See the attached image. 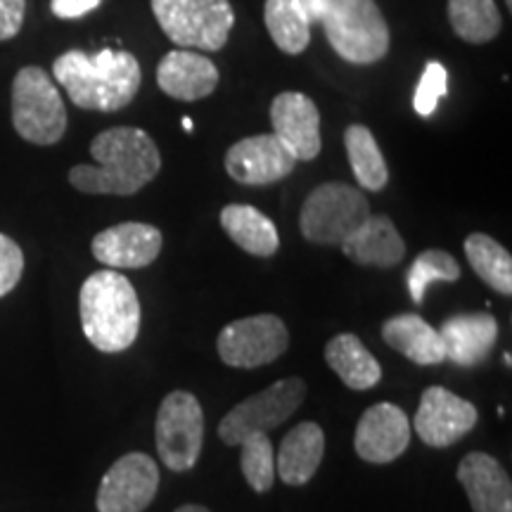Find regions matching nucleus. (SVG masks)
Masks as SVG:
<instances>
[{
	"label": "nucleus",
	"mask_w": 512,
	"mask_h": 512,
	"mask_svg": "<svg viewBox=\"0 0 512 512\" xmlns=\"http://www.w3.org/2000/svg\"><path fill=\"white\" fill-rule=\"evenodd\" d=\"M219 81V67L207 55L192 50H171L157 67V86L174 100L195 102L209 98Z\"/></svg>",
	"instance_id": "f3484780"
},
{
	"label": "nucleus",
	"mask_w": 512,
	"mask_h": 512,
	"mask_svg": "<svg viewBox=\"0 0 512 512\" xmlns=\"http://www.w3.org/2000/svg\"><path fill=\"white\" fill-rule=\"evenodd\" d=\"M342 252L358 266L392 268L406 256V242L389 216L370 214L368 221L344 242Z\"/></svg>",
	"instance_id": "aec40b11"
},
{
	"label": "nucleus",
	"mask_w": 512,
	"mask_h": 512,
	"mask_svg": "<svg viewBox=\"0 0 512 512\" xmlns=\"http://www.w3.org/2000/svg\"><path fill=\"white\" fill-rule=\"evenodd\" d=\"M240 467L256 494H268L275 482V453L268 434H252L240 441Z\"/></svg>",
	"instance_id": "c756f323"
},
{
	"label": "nucleus",
	"mask_w": 512,
	"mask_h": 512,
	"mask_svg": "<svg viewBox=\"0 0 512 512\" xmlns=\"http://www.w3.org/2000/svg\"><path fill=\"white\" fill-rule=\"evenodd\" d=\"M382 339L418 366H437L446 361L439 330L432 328L418 313H399L384 320Z\"/></svg>",
	"instance_id": "4be33fe9"
},
{
	"label": "nucleus",
	"mask_w": 512,
	"mask_h": 512,
	"mask_svg": "<svg viewBox=\"0 0 512 512\" xmlns=\"http://www.w3.org/2000/svg\"><path fill=\"white\" fill-rule=\"evenodd\" d=\"M12 126L27 143L55 145L67 131V107L41 67H22L12 81Z\"/></svg>",
	"instance_id": "423d86ee"
},
{
	"label": "nucleus",
	"mask_w": 512,
	"mask_h": 512,
	"mask_svg": "<svg viewBox=\"0 0 512 512\" xmlns=\"http://www.w3.org/2000/svg\"><path fill=\"white\" fill-rule=\"evenodd\" d=\"M290 347V332L283 318L273 313L240 318L228 323L216 339L219 358L230 368L252 370L273 363Z\"/></svg>",
	"instance_id": "9d476101"
},
{
	"label": "nucleus",
	"mask_w": 512,
	"mask_h": 512,
	"mask_svg": "<svg viewBox=\"0 0 512 512\" xmlns=\"http://www.w3.org/2000/svg\"><path fill=\"white\" fill-rule=\"evenodd\" d=\"M325 361L339 375V380L354 392H366V389L377 387L382 380L380 363L366 349V344L351 332L330 339L328 347H325Z\"/></svg>",
	"instance_id": "b1692460"
},
{
	"label": "nucleus",
	"mask_w": 512,
	"mask_h": 512,
	"mask_svg": "<svg viewBox=\"0 0 512 512\" xmlns=\"http://www.w3.org/2000/svg\"><path fill=\"white\" fill-rule=\"evenodd\" d=\"M81 328L102 354L131 349L140 332V302L131 280L112 268L88 275L79 292Z\"/></svg>",
	"instance_id": "7ed1b4c3"
},
{
	"label": "nucleus",
	"mask_w": 512,
	"mask_h": 512,
	"mask_svg": "<svg viewBox=\"0 0 512 512\" xmlns=\"http://www.w3.org/2000/svg\"><path fill=\"white\" fill-rule=\"evenodd\" d=\"M302 5L311 24H320V19L325 15V8H328V0H297Z\"/></svg>",
	"instance_id": "f704fd0d"
},
{
	"label": "nucleus",
	"mask_w": 512,
	"mask_h": 512,
	"mask_svg": "<svg viewBox=\"0 0 512 512\" xmlns=\"http://www.w3.org/2000/svg\"><path fill=\"white\" fill-rule=\"evenodd\" d=\"M325 456V432L316 422H299L278 448L275 470L287 486H304Z\"/></svg>",
	"instance_id": "412c9836"
},
{
	"label": "nucleus",
	"mask_w": 512,
	"mask_h": 512,
	"mask_svg": "<svg viewBox=\"0 0 512 512\" xmlns=\"http://www.w3.org/2000/svg\"><path fill=\"white\" fill-rule=\"evenodd\" d=\"M221 226L235 245L252 256L268 259L280 249V235L275 223L252 204H228V207H223Z\"/></svg>",
	"instance_id": "5701e85b"
},
{
	"label": "nucleus",
	"mask_w": 512,
	"mask_h": 512,
	"mask_svg": "<svg viewBox=\"0 0 512 512\" xmlns=\"http://www.w3.org/2000/svg\"><path fill=\"white\" fill-rule=\"evenodd\" d=\"M477 420L479 413L470 401L460 399L446 387L432 384L422 392L413 427L427 446L448 448L475 430Z\"/></svg>",
	"instance_id": "f8f14e48"
},
{
	"label": "nucleus",
	"mask_w": 512,
	"mask_h": 512,
	"mask_svg": "<svg viewBox=\"0 0 512 512\" xmlns=\"http://www.w3.org/2000/svg\"><path fill=\"white\" fill-rule=\"evenodd\" d=\"M24 273V252L15 240L0 233V297L15 290Z\"/></svg>",
	"instance_id": "2f4dec72"
},
{
	"label": "nucleus",
	"mask_w": 512,
	"mask_h": 512,
	"mask_svg": "<svg viewBox=\"0 0 512 512\" xmlns=\"http://www.w3.org/2000/svg\"><path fill=\"white\" fill-rule=\"evenodd\" d=\"M159 489V465L145 453H126L102 477L98 512H145Z\"/></svg>",
	"instance_id": "9b49d317"
},
{
	"label": "nucleus",
	"mask_w": 512,
	"mask_h": 512,
	"mask_svg": "<svg viewBox=\"0 0 512 512\" xmlns=\"http://www.w3.org/2000/svg\"><path fill=\"white\" fill-rule=\"evenodd\" d=\"M157 453L171 472H188L200 460L204 413L195 394L171 392L162 401L155 422Z\"/></svg>",
	"instance_id": "1a4fd4ad"
},
{
	"label": "nucleus",
	"mask_w": 512,
	"mask_h": 512,
	"mask_svg": "<svg viewBox=\"0 0 512 512\" xmlns=\"http://www.w3.org/2000/svg\"><path fill=\"white\" fill-rule=\"evenodd\" d=\"M448 93V72L446 67L437 60L427 62L425 69H422L420 83L415 88L413 107L420 117H432L437 112L439 100Z\"/></svg>",
	"instance_id": "7c9ffc66"
},
{
	"label": "nucleus",
	"mask_w": 512,
	"mask_h": 512,
	"mask_svg": "<svg viewBox=\"0 0 512 512\" xmlns=\"http://www.w3.org/2000/svg\"><path fill=\"white\" fill-rule=\"evenodd\" d=\"M472 512H512V482L503 465L489 453H467L458 465Z\"/></svg>",
	"instance_id": "6ab92c4d"
},
{
	"label": "nucleus",
	"mask_w": 512,
	"mask_h": 512,
	"mask_svg": "<svg viewBox=\"0 0 512 512\" xmlns=\"http://www.w3.org/2000/svg\"><path fill=\"white\" fill-rule=\"evenodd\" d=\"M344 147H347L351 171H354L358 185L363 190L380 192L389 183V166L384 162L380 145H377L370 128L351 124L344 131Z\"/></svg>",
	"instance_id": "393cba45"
},
{
	"label": "nucleus",
	"mask_w": 512,
	"mask_h": 512,
	"mask_svg": "<svg viewBox=\"0 0 512 512\" xmlns=\"http://www.w3.org/2000/svg\"><path fill=\"white\" fill-rule=\"evenodd\" d=\"M465 254L470 261L472 271L484 280L491 290H496L503 297L512 294V256L501 242H496L491 235L472 233L465 240Z\"/></svg>",
	"instance_id": "bb28decb"
},
{
	"label": "nucleus",
	"mask_w": 512,
	"mask_h": 512,
	"mask_svg": "<svg viewBox=\"0 0 512 512\" xmlns=\"http://www.w3.org/2000/svg\"><path fill=\"white\" fill-rule=\"evenodd\" d=\"M27 0H0V41H10L24 27Z\"/></svg>",
	"instance_id": "473e14b6"
},
{
	"label": "nucleus",
	"mask_w": 512,
	"mask_h": 512,
	"mask_svg": "<svg viewBox=\"0 0 512 512\" xmlns=\"http://www.w3.org/2000/svg\"><path fill=\"white\" fill-rule=\"evenodd\" d=\"M441 344L448 361L472 368L486 361L498 342V320L486 311L456 313L439 328Z\"/></svg>",
	"instance_id": "a211bd4d"
},
{
	"label": "nucleus",
	"mask_w": 512,
	"mask_h": 512,
	"mask_svg": "<svg viewBox=\"0 0 512 512\" xmlns=\"http://www.w3.org/2000/svg\"><path fill=\"white\" fill-rule=\"evenodd\" d=\"M460 278V264L444 249H427L415 256L413 266L406 273L408 294L413 304L425 302L427 287L432 283H456Z\"/></svg>",
	"instance_id": "c85d7f7f"
},
{
	"label": "nucleus",
	"mask_w": 512,
	"mask_h": 512,
	"mask_svg": "<svg viewBox=\"0 0 512 512\" xmlns=\"http://www.w3.org/2000/svg\"><path fill=\"white\" fill-rule=\"evenodd\" d=\"M370 214L373 211L363 190L342 181L320 183L302 204L299 230L313 245L342 247Z\"/></svg>",
	"instance_id": "20e7f679"
},
{
	"label": "nucleus",
	"mask_w": 512,
	"mask_h": 512,
	"mask_svg": "<svg viewBox=\"0 0 512 512\" xmlns=\"http://www.w3.org/2000/svg\"><path fill=\"white\" fill-rule=\"evenodd\" d=\"M505 8H508V10L512 8V0H505Z\"/></svg>",
	"instance_id": "4c0bfd02"
},
{
	"label": "nucleus",
	"mask_w": 512,
	"mask_h": 512,
	"mask_svg": "<svg viewBox=\"0 0 512 512\" xmlns=\"http://www.w3.org/2000/svg\"><path fill=\"white\" fill-rule=\"evenodd\" d=\"M102 0H50V10L60 19H79L98 10Z\"/></svg>",
	"instance_id": "72a5a7b5"
},
{
	"label": "nucleus",
	"mask_w": 512,
	"mask_h": 512,
	"mask_svg": "<svg viewBox=\"0 0 512 512\" xmlns=\"http://www.w3.org/2000/svg\"><path fill=\"white\" fill-rule=\"evenodd\" d=\"M162 230L150 223L124 221L117 226L100 230L93 238V256L102 266L121 271V268H145L155 264L162 254Z\"/></svg>",
	"instance_id": "2eb2a0df"
},
{
	"label": "nucleus",
	"mask_w": 512,
	"mask_h": 512,
	"mask_svg": "<svg viewBox=\"0 0 512 512\" xmlns=\"http://www.w3.org/2000/svg\"><path fill=\"white\" fill-rule=\"evenodd\" d=\"M264 22L285 55H302L311 43V22L297 0H266Z\"/></svg>",
	"instance_id": "a878e982"
},
{
	"label": "nucleus",
	"mask_w": 512,
	"mask_h": 512,
	"mask_svg": "<svg viewBox=\"0 0 512 512\" xmlns=\"http://www.w3.org/2000/svg\"><path fill=\"white\" fill-rule=\"evenodd\" d=\"M304 399L306 382L302 377L278 380L228 411L219 425V437L226 446H240V441L252 434H268L290 420Z\"/></svg>",
	"instance_id": "6e6552de"
},
{
	"label": "nucleus",
	"mask_w": 512,
	"mask_h": 512,
	"mask_svg": "<svg viewBox=\"0 0 512 512\" xmlns=\"http://www.w3.org/2000/svg\"><path fill=\"white\" fill-rule=\"evenodd\" d=\"M448 22L465 43H489L501 34L503 17L496 0H448Z\"/></svg>",
	"instance_id": "cd10ccee"
},
{
	"label": "nucleus",
	"mask_w": 512,
	"mask_h": 512,
	"mask_svg": "<svg viewBox=\"0 0 512 512\" xmlns=\"http://www.w3.org/2000/svg\"><path fill=\"white\" fill-rule=\"evenodd\" d=\"M183 128H185V131H188V133H192V128H195V124H192V119L185 117V119H183Z\"/></svg>",
	"instance_id": "e433bc0d"
},
{
	"label": "nucleus",
	"mask_w": 512,
	"mask_h": 512,
	"mask_svg": "<svg viewBox=\"0 0 512 512\" xmlns=\"http://www.w3.org/2000/svg\"><path fill=\"white\" fill-rule=\"evenodd\" d=\"M320 24L332 50L351 64L380 62L389 53V27L375 0H328Z\"/></svg>",
	"instance_id": "39448f33"
},
{
	"label": "nucleus",
	"mask_w": 512,
	"mask_h": 512,
	"mask_svg": "<svg viewBox=\"0 0 512 512\" xmlns=\"http://www.w3.org/2000/svg\"><path fill=\"white\" fill-rule=\"evenodd\" d=\"M157 24L181 50L216 53L235 24L230 0H152Z\"/></svg>",
	"instance_id": "0eeeda50"
},
{
	"label": "nucleus",
	"mask_w": 512,
	"mask_h": 512,
	"mask_svg": "<svg viewBox=\"0 0 512 512\" xmlns=\"http://www.w3.org/2000/svg\"><path fill=\"white\" fill-rule=\"evenodd\" d=\"M174 512H211V510H209V508H204V505L188 503V505H181V508L174 510Z\"/></svg>",
	"instance_id": "c9c22d12"
},
{
	"label": "nucleus",
	"mask_w": 512,
	"mask_h": 512,
	"mask_svg": "<svg viewBox=\"0 0 512 512\" xmlns=\"http://www.w3.org/2000/svg\"><path fill=\"white\" fill-rule=\"evenodd\" d=\"M95 164H76L69 183L86 195H136L162 169V155L150 133L136 126H114L91 143Z\"/></svg>",
	"instance_id": "f257e3e1"
},
{
	"label": "nucleus",
	"mask_w": 512,
	"mask_h": 512,
	"mask_svg": "<svg viewBox=\"0 0 512 512\" xmlns=\"http://www.w3.org/2000/svg\"><path fill=\"white\" fill-rule=\"evenodd\" d=\"M297 166V159L273 133L242 138L226 152V171L235 183L271 185L287 178Z\"/></svg>",
	"instance_id": "ddd939ff"
},
{
	"label": "nucleus",
	"mask_w": 512,
	"mask_h": 512,
	"mask_svg": "<svg viewBox=\"0 0 512 512\" xmlns=\"http://www.w3.org/2000/svg\"><path fill=\"white\" fill-rule=\"evenodd\" d=\"M411 420L394 403H375L361 415L356 425L354 446L358 458L366 463H392L411 446Z\"/></svg>",
	"instance_id": "4468645a"
},
{
	"label": "nucleus",
	"mask_w": 512,
	"mask_h": 512,
	"mask_svg": "<svg viewBox=\"0 0 512 512\" xmlns=\"http://www.w3.org/2000/svg\"><path fill=\"white\" fill-rule=\"evenodd\" d=\"M273 136L292 152L297 162L320 155V112L309 95L285 91L271 102Z\"/></svg>",
	"instance_id": "dca6fc26"
},
{
	"label": "nucleus",
	"mask_w": 512,
	"mask_h": 512,
	"mask_svg": "<svg viewBox=\"0 0 512 512\" xmlns=\"http://www.w3.org/2000/svg\"><path fill=\"white\" fill-rule=\"evenodd\" d=\"M55 81L76 107L88 112H119L140 91V64L126 50H67L53 62Z\"/></svg>",
	"instance_id": "f03ea898"
}]
</instances>
